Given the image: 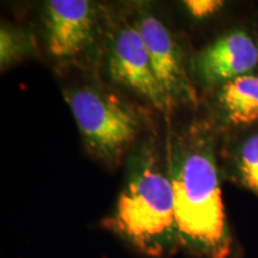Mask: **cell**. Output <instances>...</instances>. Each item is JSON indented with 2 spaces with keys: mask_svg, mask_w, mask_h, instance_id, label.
<instances>
[{
  "mask_svg": "<svg viewBox=\"0 0 258 258\" xmlns=\"http://www.w3.org/2000/svg\"><path fill=\"white\" fill-rule=\"evenodd\" d=\"M254 38H256V43H257V48H258V31H257V35H256V37H254Z\"/></svg>",
  "mask_w": 258,
  "mask_h": 258,
  "instance_id": "cell-12",
  "label": "cell"
},
{
  "mask_svg": "<svg viewBox=\"0 0 258 258\" xmlns=\"http://www.w3.org/2000/svg\"><path fill=\"white\" fill-rule=\"evenodd\" d=\"M258 67L256 38L244 28L225 31L190 59L192 80L207 91L238 77L254 73Z\"/></svg>",
  "mask_w": 258,
  "mask_h": 258,
  "instance_id": "cell-7",
  "label": "cell"
},
{
  "mask_svg": "<svg viewBox=\"0 0 258 258\" xmlns=\"http://www.w3.org/2000/svg\"><path fill=\"white\" fill-rule=\"evenodd\" d=\"M134 24L144 38L153 72L170 106H195L198 91L182 47L170 29L146 9L138 10Z\"/></svg>",
  "mask_w": 258,
  "mask_h": 258,
  "instance_id": "cell-6",
  "label": "cell"
},
{
  "mask_svg": "<svg viewBox=\"0 0 258 258\" xmlns=\"http://www.w3.org/2000/svg\"><path fill=\"white\" fill-rule=\"evenodd\" d=\"M37 51V41L30 31L19 28L2 25L0 30V64L2 71L21 61L24 57L34 55Z\"/></svg>",
  "mask_w": 258,
  "mask_h": 258,
  "instance_id": "cell-10",
  "label": "cell"
},
{
  "mask_svg": "<svg viewBox=\"0 0 258 258\" xmlns=\"http://www.w3.org/2000/svg\"><path fill=\"white\" fill-rule=\"evenodd\" d=\"M208 122L218 137L258 125V73L238 77L209 91Z\"/></svg>",
  "mask_w": 258,
  "mask_h": 258,
  "instance_id": "cell-8",
  "label": "cell"
},
{
  "mask_svg": "<svg viewBox=\"0 0 258 258\" xmlns=\"http://www.w3.org/2000/svg\"><path fill=\"white\" fill-rule=\"evenodd\" d=\"M103 224L146 256L164 257L180 246L172 185L153 143L131 154L123 189Z\"/></svg>",
  "mask_w": 258,
  "mask_h": 258,
  "instance_id": "cell-2",
  "label": "cell"
},
{
  "mask_svg": "<svg viewBox=\"0 0 258 258\" xmlns=\"http://www.w3.org/2000/svg\"><path fill=\"white\" fill-rule=\"evenodd\" d=\"M218 138L207 121H198L171 134L166 146L179 244L203 258H227L233 246L222 202Z\"/></svg>",
  "mask_w": 258,
  "mask_h": 258,
  "instance_id": "cell-1",
  "label": "cell"
},
{
  "mask_svg": "<svg viewBox=\"0 0 258 258\" xmlns=\"http://www.w3.org/2000/svg\"><path fill=\"white\" fill-rule=\"evenodd\" d=\"M63 96L86 151L106 165H117L140 134V112L117 93L96 86L64 89Z\"/></svg>",
  "mask_w": 258,
  "mask_h": 258,
  "instance_id": "cell-3",
  "label": "cell"
},
{
  "mask_svg": "<svg viewBox=\"0 0 258 258\" xmlns=\"http://www.w3.org/2000/svg\"><path fill=\"white\" fill-rule=\"evenodd\" d=\"M103 47L112 82L146 99L159 110L170 108L153 72L146 44L134 22L131 23L124 18L111 22L108 19Z\"/></svg>",
  "mask_w": 258,
  "mask_h": 258,
  "instance_id": "cell-5",
  "label": "cell"
},
{
  "mask_svg": "<svg viewBox=\"0 0 258 258\" xmlns=\"http://www.w3.org/2000/svg\"><path fill=\"white\" fill-rule=\"evenodd\" d=\"M224 138L228 139L220 152L224 176L258 198V125Z\"/></svg>",
  "mask_w": 258,
  "mask_h": 258,
  "instance_id": "cell-9",
  "label": "cell"
},
{
  "mask_svg": "<svg viewBox=\"0 0 258 258\" xmlns=\"http://www.w3.org/2000/svg\"><path fill=\"white\" fill-rule=\"evenodd\" d=\"M102 9L88 0H49L42 19L48 53L60 62H74L95 53L105 36Z\"/></svg>",
  "mask_w": 258,
  "mask_h": 258,
  "instance_id": "cell-4",
  "label": "cell"
},
{
  "mask_svg": "<svg viewBox=\"0 0 258 258\" xmlns=\"http://www.w3.org/2000/svg\"><path fill=\"white\" fill-rule=\"evenodd\" d=\"M184 4L189 14L198 19L212 17L225 6V3L219 0H189Z\"/></svg>",
  "mask_w": 258,
  "mask_h": 258,
  "instance_id": "cell-11",
  "label": "cell"
}]
</instances>
